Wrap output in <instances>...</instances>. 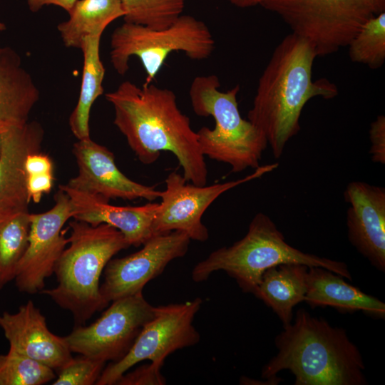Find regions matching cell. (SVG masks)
<instances>
[{
	"instance_id": "cell-1",
	"label": "cell",
	"mask_w": 385,
	"mask_h": 385,
	"mask_svg": "<svg viewBox=\"0 0 385 385\" xmlns=\"http://www.w3.org/2000/svg\"><path fill=\"white\" fill-rule=\"evenodd\" d=\"M105 96L114 109L113 123L142 163L153 164L161 151H170L188 182L206 185L207 168L197 132L179 109L173 91L125 81Z\"/></svg>"
},
{
	"instance_id": "cell-26",
	"label": "cell",
	"mask_w": 385,
	"mask_h": 385,
	"mask_svg": "<svg viewBox=\"0 0 385 385\" xmlns=\"http://www.w3.org/2000/svg\"><path fill=\"white\" fill-rule=\"evenodd\" d=\"M125 22L163 29L182 14L184 0H121Z\"/></svg>"
},
{
	"instance_id": "cell-25",
	"label": "cell",
	"mask_w": 385,
	"mask_h": 385,
	"mask_svg": "<svg viewBox=\"0 0 385 385\" xmlns=\"http://www.w3.org/2000/svg\"><path fill=\"white\" fill-rule=\"evenodd\" d=\"M347 46L352 62L371 69L381 67L385 61V11L366 21Z\"/></svg>"
},
{
	"instance_id": "cell-4",
	"label": "cell",
	"mask_w": 385,
	"mask_h": 385,
	"mask_svg": "<svg viewBox=\"0 0 385 385\" xmlns=\"http://www.w3.org/2000/svg\"><path fill=\"white\" fill-rule=\"evenodd\" d=\"M69 246L55 268L58 284L41 293L73 314L78 325L107 306L100 292V277L108 262L130 247L123 234L107 224L91 225L73 220Z\"/></svg>"
},
{
	"instance_id": "cell-7",
	"label": "cell",
	"mask_w": 385,
	"mask_h": 385,
	"mask_svg": "<svg viewBox=\"0 0 385 385\" xmlns=\"http://www.w3.org/2000/svg\"><path fill=\"white\" fill-rule=\"evenodd\" d=\"M215 48V41L202 21L180 15L163 29L129 22L116 28L111 37L110 61L120 75L126 73L132 56H137L146 73L144 83H151L173 51H183L192 60L207 58Z\"/></svg>"
},
{
	"instance_id": "cell-32",
	"label": "cell",
	"mask_w": 385,
	"mask_h": 385,
	"mask_svg": "<svg viewBox=\"0 0 385 385\" xmlns=\"http://www.w3.org/2000/svg\"><path fill=\"white\" fill-rule=\"evenodd\" d=\"M26 1L29 9L33 12L38 11L46 5H56L68 13L76 0H26Z\"/></svg>"
},
{
	"instance_id": "cell-16",
	"label": "cell",
	"mask_w": 385,
	"mask_h": 385,
	"mask_svg": "<svg viewBox=\"0 0 385 385\" xmlns=\"http://www.w3.org/2000/svg\"><path fill=\"white\" fill-rule=\"evenodd\" d=\"M0 327L9 349L59 371L72 359L64 338L53 334L45 317L34 302L28 301L15 313L0 314Z\"/></svg>"
},
{
	"instance_id": "cell-18",
	"label": "cell",
	"mask_w": 385,
	"mask_h": 385,
	"mask_svg": "<svg viewBox=\"0 0 385 385\" xmlns=\"http://www.w3.org/2000/svg\"><path fill=\"white\" fill-rule=\"evenodd\" d=\"M69 197L73 218L96 226L107 224L119 230L130 245H142L153 234V222L158 203L140 206H116L103 198L67 185H59Z\"/></svg>"
},
{
	"instance_id": "cell-9",
	"label": "cell",
	"mask_w": 385,
	"mask_h": 385,
	"mask_svg": "<svg viewBox=\"0 0 385 385\" xmlns=\"http://www.w3.org/2000/svg\"><path fill=\"white\" fill-rule=\"evenodd\" d=\"M202 303L197 297L155 307L154 317L144 325L127 354L104 368L96 384H115L129 369L145 359L163 366L171 353L197 344L200 337L192 322Z\"/></svg>"
},
{
	"instance_id": "cell-10",
	"label": "cell",
	"mask_w": 385,
	"mask_h": 385,
	"mask_svg": "<svg viewBox=\"0 0 385 385\" xmlns=\"http://www.w3.org/2000/svg\"><path fill=\"white\" fill-rule=\"evenodd\" d=\"M155 313V307L138 292L113 301L96 322L78 325L64 338L71 352L116 362L127 354Z\"/></svg>"
},
{
	"instance_id": "cell-24",
	"label": "cell",
	"mask_w": 385,
	"mask_h": 385,
	"mask_svg": "<svg viewBox=\"0 0 385 385\" xmlns=\"http://www.w3.org/2000/svg\"><path fill=\"white\" fill-rule=\"evenodd\" d=\"M30 224L28 209L0 210V289L15 277L28 245Z\"/></svg>"
},
{
	"instance_id": "cell-28",
	"label": "cell",
	"mask_w": 385,
	"mask_h": 385,
	"mask_svg": "<svg viewBox=\"0 0 385 385\" xmlns=\"http://www.w3.org/2000/svg\"><path fill=\"white\" fill-rule=\"evenodd\" d=\"M106 362L81 355L58 371L53 385H92L98 380Z\"/></svg>"
},
{
	"instance_id": "cell-29",
	"label": "cell",
	"mask_w": 385,
	"mask_h": 385,
	"mask_svg": "<svg viewBox=\"0 0 385 385\" xmlns=\"http://www.w3.org/2000/svg\"><path fill=\"white\" fill-rule=\"evenodd\" d=\"M162 366L152 363L123 374L117 381L118 385H163L165 379L160 373Z\"/></svg>"
},
{
	"instance_id": "cell-3",
	"label": "cell",
	"mask_w": 385,
	"mask_h": 385,
	"mask_svg": "<svg viewBox=\"0 0 385 385\" xmlns=\"http://www.w3.org/2000/svg\"><path fill=\"white\" fill-rule=\"evenodd\" d=\"M283 328L274 339L277 353L262 368V378L289 370L295 385L367 384L361 352L344 329L303 309Z\"/></svg>"
},
{
	"instance_id": "cell-33",
	"label": "cell",
	"mask_w": 385,
	"mask_h": 385,
	"mask_svg": "<svg viewBox=\"0 0 385 385\" xmlns=\"http://www.w3.org/2000/svg\"><path fill=\"white\" fill-rule=\"evenodd\" d=\"M231 4L240 8H247L261 4L263 0H228Z\"/></svg>"
},
{
	"instance_id": "cell-27",
	"label": "cell",
	"mask_w": 385,
	"mask_h": 385,
	"mask_svg": "<svg viewBox=\"0 0 385 385\" xmlns=\"http://www.w3.org/2000/svg\"><path fill=\"white\" fill-rule=\"evenodd\" d=\"M56 377L51 367L14 351L0 354V385H41Z\"/></svg>"
},
{
	"instance_id": "cell-19",
	"label": "cell",
	"mask_w": 385,
	"mask_h": 385,
	"mask_svg": "<svg viewBox=\"0 0 385 385\" xmlns=\"http://www.w3.org/2000/svg\"><path fill=\"white\" fill-rule=\"evenodd\" d=\"M304 301L312 308L331 307L342 312L361 311L384 319L385 304L346 283L340 275L321 267H308Z\"/></svg>"
},
{
	"instance_id": "cell-22",
	"label": "cell",
	"mask_w": 385,
	"mask_h": 385,
	"mask_svg": "<svg viewBox=\"0 0 385 385\" xmlns=\"http://www.w3.org/2000/svg\"><path fill=\"white\" fill-rule=\"evenodd\" d=\"M68 14L69 19L58 25V31L65 46L81 49L86 38L102 34L125 11L121 0H76Z\"/></svg>"
},
{
	"instance_id": "cell-35",
	"label": "cell",
	"mask_w": 385,
	"mask_h": 385,
	"mask_svg": "<svg viewBox=\"0 0 385 385\" xmlns=\"http://www.w3.org/2000/svg\"><path fill=\"white\" fill-rule=\"evenodd\" d=\"M1 133H2V126L0 125V150L1 147Z\"/></svg>"
},
{
	"instance_id": "cell-20",
	"label": "cell",
	"mask_w": 385,
	"mask_h": 385,
	"mask_svg": "<svg viewBox=\"0 0 385 385\" xmlns=\"http://www.w3.org/2000/svg\"><path fill=\"white\" fill-rule=\"evenodd\" d=\"M39 97V90L18 53L0 46V125L27 123Z\"/></svg>"
},
{
	"instance_id": "cell-15",
	"label": "cell",
	"mask_w": 385,
	"mask_h": 385,
	"mask_svg": "<svg viewBox=\"0 0 385 385\" xmlns=\"http://www.w3.org/2000/svg\"><path fill=\"white\" fill-rule=\"evenodd\" d=\"M348 239L356 250L385 272V188L362 181L349 183L344 192Z\"/></svg>"
},
{
	"instance_id": "cell-8",
	"label": "cell",
	"mask_w": 385,
	"mask_h": 385,
	"mask_svg": "<svg viewBox=\"0 0 385 385\" xmlns=\"http://www.w3.org/2000/svg\"><path fill=\"white\" fill-rule=\"evenodd\" d=\"M260 5L308 41L317 56L347 46L366 21L385 11V0H263Z\"/></svg>"
},
{
	"instance_id": "cell-17",
	"label": "cell",
	"mask_w": 385,
	"mask_h": 385,
	"mask_svg": "<svg viewBox=\"0 0 385 385\" xmlns=\"http://www.w3.org/2000/svg\"><path fill=\"white\" fill-rule=\"evenodd\" d=\"M0 150V210H27L26 159L40 151L43 129L36 121L2 125Z\"/></svg>"
},
{
	"instance_id": "cell-31",
	"label": "cell",
	"mask_w": 385,
	"mask_h": 385,
	"mask_svg": "<svg viewBox=\"0 0 385 385\" xmlns=\"http://www.w3.org/2000/svg\"><path fill=\"white\" fill-rule=\"evenodd\" d=\"M53 173H37L27 175L26 187L29 202L38 203L44 194L49 193L52 189Z\"/></svg>"
},
{
	"instance_id": "cell-11",
	"label": "cell",
	"mask_w": 385,
	"mask_h": 385,
	"mask_svg": "<svg viewBox=\"0 0 385 385\" xmlns=\"http://www.w3.org/2000/svg\"><path fill=\"white\" fill-rule=\"evenodd\" d=\"M277 167V163L260 165L245 178L209 186L189 184L183 175L172 171L165 180V189L160 192L161 202L153 222V234L180 231L190 240L206 241L209 232L202 222V217L207 207L225 192L259 178Z\"/></svg>"
},
{
	"instance_id": "cell-13",
	"label": "cell",
	"mask_w": 385,
	"mask_h": 385,
	"mask_svg": "<svg viewBox=\"0 0 385 385\" xmlns=\"http://www.w3.org/2000/svg\"><path fill=\"white\" fill-rule=\"evenodd\" d=\"M54 206L46 212L30 213V230L26 249L19 260L14 280L21 292L34 294L45 286V279L68 244L61 234L64 224L73 217L68 195L61 189L55 195Z\"/></svg>"
},
{
	"instance_id": "cell-21",
	"label": "cell",
	"mask_w": 385,
	"mask_h": 385,
	"mask_svg": "<svg viewBox=\"0 0 385 385\" xmlns=\"http://www.w3.org/2000/svg\"><path fill=\"white\" fill-rule=\"evenodd\" d=\"M308 266L281 264L267 270L254 294L270 307L281 320L283 327L293 319V309L303 302L307 292Z\"/></svg>"
},
{
	"instance_id": "cell-14",
	"label": "cell",
	"mask_w": 385,
	"mask_h": 385,
	"mask_svg": "<svg viewBox=\"0 0 385 385\" xmlns=\"http://www.w3.org/2000/svg\"><path fill=\"white\" fill-rule=\"evenodd\" d=\"M73 153L78 173L66 184L70 188L108 201L142 198L153 202L160 198L161 191L128 178L117 167L113 153L91 138L78 140Z\"/></svg>"
},
{
	"instance_id": "cell-23",
	"label": "cell",
	"mask_w": 385,
	"mask_h": 385,
	"mask_svg": "<svg viewBox=\"0 0 385 385\" xmlns=\"http://www.w3.org/2000/svg\"><path fill=\"white\" fill-rule=\"evenodd\" d=\"M101 36H88L81 48L83 55L81 91L77 104L69 118L71 130L78 140L90 138L91 108L97 98L103 93L102 83L105 68L99 53Z\"/></svg>"
},
{
	"instance_id": "cell-12",
	"label": "cell",
	"mask_w": 385,
	"mask_h": 385,
	"mask_svg": "<svg viewBox=\"0 0 385 385\" xmlns=\"http://www.w3.org/2000/svg\"><path fill=\"white\" fill-rule=\"evenodd\" d=\"M190 240L180 231L154 234L139 251L111 259L104 269V281L100 286L104 302L108 305L110 302L141 292L171 261L188 252Z\"/></svg>"
},
{
	"instance_id": "cell-2",
	"label": "cell",
	"mask_w": 385,
	"mask_h": 385,
	"mask_svg": "<svg viewBox=\"0 0 385 385\" xmlns=\"http://www.w3.org/2000/svg\"><path fill=\"white\" fill-rule=\"evenodd\" d=\"M316 57L308 41L291 33L274 48L259 79L247 120L265 135L275 158L299 131L305 104L314 97L331 99L338 94L327 79L312 80Z\"/></svg>"
},
{
	"instance_id": "cell-5",
	"label": "cell",
	"mask_w": 385,
	"mask_h": 385,
	"mask_svg": "<svg viewBox=\"0 0 385 385\" xmlns=\"http://www.w3.org/2000/svg\"><path fill=\"white\" fill-rule=\"evenodd\" d=\"M287 263L321 267L351 280L344 262L306 253L289 245L274 222L262 212L254 216L241 240L212 252L197 263L192 279L203 282L214 272L222 270L235 279L244 292L254 294L267 270Z\"/></svg>"
},
{
	"instance_id": "cell-34",
	"label": "cell",
	"mask_w": 385,
	"mask_h": 385,
	"mask_svg": "<svg viewBox=\"0 0 385 385\" xmlns=\"http://www.w3.org/2000/svg\"><path fill=\"white\" fill-rule=\"evenodd\" d=\"M6 25L4 23L0 21V31H3L6 30Z\"/></svg>"
},
{
	"instance_id": "cell-6",
	"label": "cell",
	"mask_w": 385,
	"mask_h": 385,
	"mask_svg": "<svg viewBox=\"0 0 385 385\" xmlns=\"http://www.w3.org/2000/svg\"><path fill=\"white\" fill-rule=\"evenodd\" d=\"M215 75L197 76L189 91L192 108L197 115L212 116L215 127H202L198 142L204 156L230 165L231 171L240 173L260 165L268 143L265 135L240 113L236 85L226 92L219 90Z\"/></svg>"
},
{
	"instance_id": "cell-30",
	"label": "cell",
	"mask_w": 385,
	"mask_h": 385,
	"mask_svg": "<svg viewBox=\"0 0 385 385\" xmlns=\"http://www.w3.org/2000/svg\"><path fill=\"white\" fill-rule=\"evenodd\" d=\"M369 139L371 148L369 153L374 163L385 164V116L380 115L370 125Z\"/></svg>"
}]
</instances>
